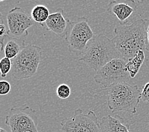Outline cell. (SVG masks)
<instances>
[{
  "label": "cell",
  "instance_id": "cell-16",
  "mask_svg": "<svg viewBox=\"0 0 149 132\" xmlns=\"http://www.w3.org/2000/svg\"><path fill=\"white\" fill-rule=\"evenodd\" d=\"M0 42H1V51H4V41L6 39L10 36V32L8 27L5 24L3 19L2 13H0Z\"/></svg>",
  "mask_w": 149,
  "mask_h": 132
},
{
  "label": "cell",
  "instance_id": "cell-21",
  "mask_svg": "<svg viewBox=\"0 0 149 132\" xmlns=\"http://www.w3.org/2000/svg\"><path fill=\"white\" fill-rule=\"evenodd\" d=\"M145 49H146V50L147 52H149V24L147 29V37L146 41H145Z\"/></svg>",
  "mask_w": 149,
  "mask_h": 132
},
{
  "label": "cell",
  "instance_id": "cell-3",
  "mask_svg": "<svg viewBox=\"0 0 149 132\" xmlns=\"http://www.w3.org/2000/svg\"><path fill=\"white\" fill-rule=\"evenodd\" d=\"M105 88L108 94V107L113 113L119 111L136 113L141 93L137 85L123 82Z\"/></svg>",
  "mask_w": 149,
  "mask_h": 132
},
{
  "label": "cell",
  "instance_id": "cell-18",
  "mask_svg": "<svg viewBox=\"0 0 149 132\" xmlns=\"http://www.w3.org/2000/svg\"><path fill=\"white\" fill-rule=\"evenodd\" d=\"M56 95L61 99H66L71 95V89L69 85L66 84H60L56 88Z\"/></svg>",
  "mask_w": 149,
  "mask_h": 132
},
{
  "label": "cell",
  "instance_id": "cell-8",
  "mask_svg": "<svg viewBox=\"0 0 149 132\" xmlns=\"http://www.w3.org/2000/svg\"><path fill=\"white\" fill-rule=\"evenodd\" d=\"M60 126L64 132H101L95 112L90 110L84 114L81 109H76L72 116L62 119Z\"/></svg>",
  "mask_w": 149,
  "mask_h": 132
},
{
  "label": "cell",
  "instance_id": "cell-20",
  "mask_svg": "<svg viewBox=\"0 0 149 132\" xmlns=\"http://www.w3.org/2000/svg\"><path fill=\"white\" fill-rule=\"evenodd\" d=\"M141 99L144 102H149V82L143 87L141 93Z\"/></svg>",
  "mask_w": 149,
  "mask_h": 132
},
{
  "label": "cell",
  "instance_id": "cell-2",
  "mask_svg": "<svg viewBox=\"0 0 149 132\" xmlns=\"http://www.w3.org/2000/svg\"><path fill=\"white\" fill-rule=\"evenodd\" d=\"M121 57L112 40L103 34H96L87 45L86 50L79 59L98 71L112 60Z\"/></svg>",
  "mask_w": 149,
  "mask_h": 132
},
{
  "label": "cell",
  "instance_id": "cell-22",
  "mask_svg": "<svg viewBox=\"0 0 149 132\" xmlns=\"http://www.w3.org/2000/svg\"><path fill=\"white\" fill-rule=\"evenodd\" d=\"M0 132H7L5 130L3 129V128H0Z\"/></svg>",
  "mask_w": 149,
  "mask_h": 132
},
{
  "label": "cell",
  "instance_id": "cell-5",
  "mask_svg": "<svg viewBox=\"0 0 149 132\" xmlns=\"http://www.w3.org/2000/svg\"><path fill=\"white\" fill-rule=\"evenodd\" d=\"M94 36L86 17H79L76 21L70 22L65 36L69 52L77 56H82L88 43Z\"/></svg>",
  "mask_w": 149,
  "mask_h": 132
},
{
  "label": "cell",
  "instance_id": "cell-13",
  "mask_svg": "<svg viewBox=\"0 0 149 132\" xmlns=\"http://www.w3.org/2000/svg\"><path fill=\"white\" fill-rule=\"evenodd\" d=\"M4 53L5 57L10 59L16 58L19 53L26 47V43L20 38L10 36L5 40Z\"/></svg>",
  "mask_w": 149,
  "mask_h": 132
},
{
  "label": "cell",
  "instance_id": "cell-12",
  "mask_svg": "<svg viewBox=\"0 0 149 132\" xmlns=\"http://www.w3.org/2000/svg\"><path fill=\"white\" fill-rule=\"evenodd\" d=\"M101 132H128L130 125L119 115L105 116L100 123Z\"/></svg>",
  "mask_w": 149,
  "mask_h": 132
},
{
  "label": "cell",
  "instance_id": "cell-10",
  "mask_svg": "<svg viewBox=\"0 0 149 132\" xmlns=\"http://www.w3.org/2000/svg\"><path fill=\"white\" fill-rule=\"evenodd\" d=\"M70 22L71 21L65 15L63 10L60 8L49 15L45 24L47 30L63 37L65 36Z\"/></svg>",
  "mask_w": 149,
  "mask_h": 132
},
{
  "label": "cell",
  "instance_id": "cell-14",
  "mask_svg": "<svg viewBox=\"0 0 149 132\" xmlns=\"http://www.w3.org/2000/svg\"><path fill=\"white\" fill-rule=\"evenodd\" d=\"M145 57L144 51L140 50L133 58L127 60L126 69L131 78H133L136 76L144 62Z\"/></svg>",
  "mask_w": 149,
  "mask_h": 132
},
{
  "label": "cell",
  "instance_id": "cell-6",
  "mask_svg": "<svg viewBox=\"0 0 149 132\" xmlns=\"http://www.w3.org/2000/svg\"><path fill=\"white\" fill-rule=\"evenodd\" d=\"M5 124L11 132H39L38 116L30 107H13L5 118Z\"/></svg>",
  "mask_w": 149,
  "mask_h": 132
},
{
  "label": "cell",
  "instance_id": "cell-23",
  "mask_svg": "<svg viewBox=\"0 0 149 132\" xmlns=\"http://www.w3.org/2000/svg\"><path fill=\"white\" fill-rule=\"evenodd\" d=\"M128 132H130V131H128Z\"/></svg>",
  "mask_w": 149,
  "mask_h": 132
},
{
  "label": "cell",
  "instance_id": "cell-1",
  "mask_svg": "<svg viewBox=\"0 0 149 132\" xmlns=\"http://www.w3.org/2000/svg\"><path fill=\"white\" fill-rule=\"evenodd\" d=\"M147 22L146 19H138L131 24H119L115 27L112 41L122 58L128 60L145 48Z\"/></svg>",
  "mask_w": 149,
  "mask_h": 132
},
{
  "label": "cell",
  "instance_id": "cell-17",
  "mask_svg": "<svg viewBox=\"0 0 149 132\" xmlns=\"http://www.w3.org/2000/svg\"><path fill=\"white\" fill-rule=\"evenodd\" d=\"M12 68V61L7 57H3L0 61V71L2 78L6 77Z\"/></svg>",
  "mask_w": 149,
  "mask_h": 132
},
{
  "label": "cell",
  "instance_id": "cell-9",
  "mask_svg": "<svg viewBox=\"0 0 149 132\" xmlns=\"http://www.w3.org/2000/svg\"><path fill=\"white\" fill-rule=\"evenodd\" d=\"M7 25L12 37L19 38L28 35V29L34 24V21L20 7L15 6L10 10L6 15Z\"/></svg>",
  "mask_w": 149,
  "mask_h": 132
},
{
  "label": "cell",
  "instance_id": "cell-11",
  "mask_svg": "<svg viewBox=\"0 0 149 132\" xmlns=\"http://www.w3.org/2000/svg\"><path fill=\"white\" fill-rule=\"evenodd\" d=\"M136 10V5L133 1H113L108 5L107 9L109 13L114 14L120 22H125Z\"/></svg>",
  "mask_w": 149,
  "mask_h": 132
},
{
  "label": "cell",
  "instance_id": "cell-15",
  "mask_svg": "<svg viewBox=\"0 0 149 132\" xmlns=\"http://www.w3.org/2000/svg\"><path fill=\"white\" fill-rule=\"evenodd\" d=\"M31 15L34 22L41 24L42 26V23L46 22L50 14L47 6L42 5H38L31 10Z\"/></svg>",
  "mask_w": 149,
  "mask_h": 132
},
{
  "label": "cell",
  "instance_id": "cell-4",
  "mask_svg": "<svg viewBox=\"0 0 149 132\" xmlns=\"http://www.w3.org/2000/svg\"><path fill=\"white\" fill-rule=\"evenodd\" d=\"M42 58L41 48L29 45L12 60V75L13 79L24 80L36 74Z\"/></svg>",
  "mask_w": 149,
  "mask_h": 132
},
{
  "label": "cell",
  "instance_id": "cell-19",
  "mask_svg": "<svg viewBox=\"0 0 149 132\" xmlns=\"http://www.w3.org/2000/svg\"><path fill=\"white\" fill-rule=\"evenodd\" d=\"M11 90V85L8 81L3 80L0 81V95H5Z\"/></svg>",
  "mask_w": 149,
  "mask_h": 132
},
{
  "label": "cell",
  "instance_id": "cell-7",
  "mask_svg": "<svg viewBox=\"0 0 149 132\" xmlns=\"http://www.w3.org/2000/svg\"><path fill=\"white\" fill-rule=\"evenodd\" d=\"M127 62V60L122 57L112 60L97 71L94 80L105 88L113 84L126 82L130 77L126 69Z\"/></svg>",
  "mask_w": 149,
  "mask_h": 132
}]
</instances>
